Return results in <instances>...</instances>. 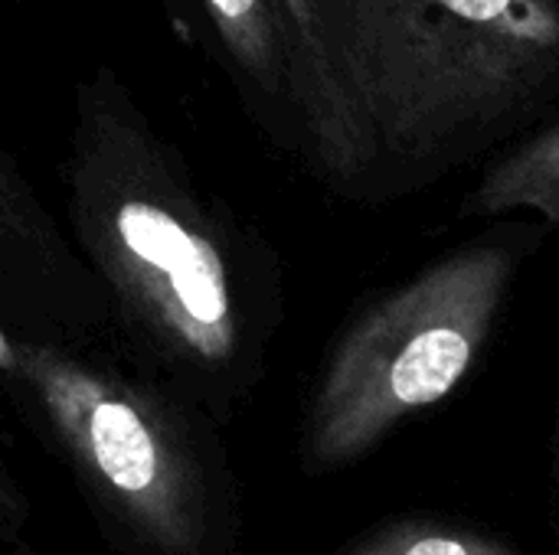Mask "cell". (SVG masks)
Returning a JSON list of instances; mask_svg holds the SVG:
<instances>
[{"mask_svg": "<svg viewBox=\"0 0 559 555\" xmlns=\"http://www.w3.org/2000/svg\"><path fill=\"white\" fill-rule=\"evenodd\" d=\"M328 147L321 173H436L559 92L557 0H298Z\"/></svg>", "mask_w": 559, "mask_h": 555, "instance_id": "6da1fadb", "label": "cell"}, {"mask_svg": "<svg viewBox=\"0 0 559 555\" xmlns=\"http://www.w3.org/2000/svg\"><path fill=\"white\" fill-rule=\"evenodd\" d=\"M69 219L131 337L177 389L223 412L252 366V272L233 222L108 75L82 92Z\"/></svg>", "mask_w": 559, "mask_h": 555, "instance_id": "7a4b0ae2", "label": "cell"}, {"mask_svg": "<svg viewBox=\"0 0 559 555\" xmlns=\"http://www.w3.org/2000/svg\"><path fill=\"white\" fill-rule=\"evenodd\" d=\"M3 366L121 553L226 555L223 471L174 396L56 343L16 340L3 347Z\"/></svg>", "mask_w": 559, "mask_h": 555, "instance_id": "3957f363", "label": "cell"}, {"mask_svg": "<svg viewBox=\"0 0 559 555\" xmlns=\"http://www.w3.org/2000/svg\"><path fill=\"white\" fill-rule=\"evenodd\" d=\"M511 275L514 258L504 249H468L360 314L314 389L308 468H344L400 422L442 402L478 360Z\"/></svg>", "mask_w": 559, "mask_h": 555, "instance_id": "277c9868", "label": "cell"}, {"mask_svg": "<svg viewBox=\"0 0 559 555\" xmlns=\"http://www.w3.org/2000/svg\"><path fill=\"white\" fill-rule=\"evenodd\" d=\"M236 72L282 111L321 167L328 144L324 82L298 0H200Z\"/></svg>", "mask_w": 559, "mask_h": 555, "instance_id": "5b68a950", "label": "cell"}, {"mask_svg": "<svg viewBox=\"0 0 559 555\" xmlns=\"http://www.w3.org/2000/svg\"><path fill=\"white\" fill-rule=\"evenodd\" d=\"M472 216H504L531 209L559 226V124L521 144L491 167L468 206Z\"/></svg>", "mask_w": 559, "mask_h": 555, "instance_id": "8992f818", "label": "cell"}, {"mask_svg": "<svg viewBox=\"0 0 559 555\" xmlns=\"http://www.w3.org/2000/svg\"><path fill=\"white\" fill-rule=\"evenodd\" d=\"M347 555H521L508 543L449 527L432 520H400L377 533H370L364 543H357Z\"/></svg>", "mask_w": 559, "mask_h": 555, "instance_id": "52a82bcc", "label": "cell"}, {"mask_svg": "<svg viewBox=\"0 0 559 555\" xmlns=\"http://www.w3.org/2000/svg\"><path fill=\"white\" fill-rule=\"evenodd\" d=\"M33 517V504L20 481L0 461V540H16Z\"/></svg>", "mask_w": 559, "mask_h": 555, "instance_id": "ba28073f", "label": "cell"}, {"mask_svg": "<svg viewBox=\"0 0 559 555\" xmlns=\"http://www.w3.org/2000/svg\"><path fill=\"white\" fill-rule=\"evenodd\" d=\"M16 229V209H13V193L0 180V249L13 239Z\"/></svg>", "mask_w": 559, "mask_h": 555, "instance_id": "9c48e42d", "label": "cell"}, {"mask_svg": "<svg viewBox=\"0 0 559 555\" xmlns=\"http://www.w3.org/2000/svg\"><path fill=\"white\" fill-rule=\"evenodd\" d=\"M16 555H36V553H16Z\"/></svg>", "mask_w": 559, "mask_h": 555, "instance_id": "30bf717a", "label": "cell"}]
</instances>
